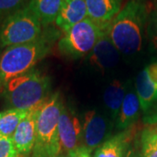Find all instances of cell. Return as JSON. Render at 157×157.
Returning a JSON list of instances; mask_svg holds the SVG:
<instances>
[{
  "label": "cell",
  "mask_w": 157,
  "mask_h": 157,
  "mask_svg": "<svg viewBox=\"0 0 157 157\" xmlns=\"http://www.w3.org/2000/svg\"><path fill=\"white\" fill-rule=\"evenodd\" d=\"M147 17L144 0H129L111 21L108 36L121 53L133 55L141 50Z\"/></svg>",
  "instance_id": "1"
},
{
  "label": "cell",
  "mask_w": 157,
  "mask_h": 157,
  "mask_svg": "<svg viewBox=\"0 0 157 157\" xmlns=\"http://www.w3.org/2000/svg\"><path fill=\"white\" fill-rule=\"evenodd\" d=\"M50 78L33 68L10 79L0 92L7 108L30 110L40 106L50 96Z\"/></svg>",
  "instance_id": "2"
},
{
  "label": "cell",
  "mask_w": 157,
  "mask_h": 157,
  "mask_svg": "<svg viewBox=\"0 0 157 157\" xmlns=\"http://www.w3.org/2000/svg\"><path fill=\"white\" fill-rule=\"evenodd\" d=\"M51 35L21 45L6 47L0 56V91L12 78L26 73L43 59L52 49Z\"/></svg>",
  "instance_id": "3"
},
{
  "label": "cell",
  "mask_w": 157,
  "mask_h": 157,
  "mask_svg": "<svg viewBox=\"0 0 157 157\" xmlns=\"http://www.w3.org/2000/svg\"><path fill=\"white\" fill-rule=\"evenodd\" d=\"M63 104L60 94L53 93L39 107L36 139L32 157H59L61 152L58 124Z\"/></svg>",
  "instance_id": "4"
},
{
  "label": "cell",
  "mask_w": 157,
  "mask_h": 157,
  "mask_svg": "<svg viewBox=\"0 0 157 157\" xmlns=\"http://www.w3.org/2000/svg\"><path fill=\"white\" fill-rule=\"evenodd\" d=\"M41 27L39 17L26 5L0 23V45L8 47L34 41L41 36Z\"/></svg>",
  "instance_id": "5"
},
{
  "label": "cell",
  "mask_w": 157,
  "mask_h": 157,
  "mask_svg": "<svg viewBox=\"0 0 157 157\" xmlns=\"http://www.w3.org/2000/svg\"><path fill=\"white\" fill-rule=\"evenodd\" d=\"M107 28L108 26H101L86 17L64 33L58 42V48L61 54L69 59H76L88 55L101 33Z\"/></svg>",
  "instance_id": "6"
},
{
  "label": "cell",
  "mask_w": 157,
  "mask_h": 157,
  "mask_svg": "<svg viewBox=\"0 0 157 157\" xmlns=\"http://www.w3.org/2000/svg\"><path fill=\"white\" fill-rule=\"evenodd\" d=\"M135 89L142 112L150 114L147 122L155 123L154 111L157 107V61L152 62L138 74Z\"/></svg>",
  "instance_id": "7"
},
{
  "label": "cell",
  "mask_w": 157,
  "mask_h": 157,
  "mask_svg": "<svg viewBox=\"0 0 157 157\" xmlns=\"http://www.w3.org/2000/svg\"><path fill=\"white\" fill-rule=\"evenodd\" d=\"M61 150L69 153L77 148L82 140V123L73 108L62 104L58 124Z\"/></svg>",
  "instance_id": "8"
},
{
  "label": "cell",
  "mask_w": 157,
  "mask_h": 157,
  "mask_svg": "<svg viewBox=\"0 0 157 157\" xmlns=\"http://www.w3.org/2000/svg\"><path fill=\"white\" fill-rule=\"evenodd\" d=\"M39 107L40 106L30 109L28 114L23 119L11 136L17 154L27 155L33 151L36 139L37 118Z\"/></svg>",
  "instance_id": "9"
},
{
  "label": "cell",
  "mask_w": 157,
  "mask_h": 157,
  "mask_svg": "<svg viewBox=\"0 0 157 157\" xmlns=\"http://www.w3.org/2000/svg\"><path fill=\"white\" fill-rule=\"evenodd\" d=\"M107 121L94 110L85 113L82 122L83 144L90 152L102 144L107 134Z\"/></svg>",
  "instance_id": "10"
},
{
  "label": "cell",
  "mask_w": 157,
  "mask_h": 157,
  "mask_svg": "<svg viewBox=\"0 0 157 157\" xmlns=\"http://www.w3.org/2000/svg\"><path fill=\"white\" fill-rule=\"evenodd\" d=\"M107 29L101 33L94 49L88 54L90 63L101 70L115 67L119 62L121 53L109 38Z\"/></svg>",
  "instance_id": "11"
},
{
  "label": "cell",
  "mask_w": 157,
  "mask_h": 157,
  "mask_svg": "<svg viewBox=\"0 0 157 157\" xmlns=\"http://www.w3.org/2000/svg\"><path fill=\"white\" fill-rule=\"evenodd\" d=\"M87 17L103 27L110 23L122 8V0H85Z\"/></svg>",
  "instance_id": "12"
},
{
  "label": "cell",
  "mask_w": 157,
  "mask_h": 157,
  "mask_svg": "<svg viewBox=\"0 0 157 157\" xmlns=\"http://www.w3.org/2000/svg\"><path fill=\"white\" fill-rule=\"evenodd\" d=\"M86 17L87 9L85 0H65L55 22L65 33Z\"/></svg>",
  "instance_id": "13"
},
{
  "label": "cell",
  "mask_w": 157,
  "mask_h": 157,
  "mask_svg": "<svg viewBox=\"0 0 157 157\" xmlns=\"http://www.w3.org/2000/svg\"><path fill=\"white\" fill-rule=\"evenodd\" d=\"M140 104L136 92L129 91L126 94L116 120V128L121 131L134 127L140 116Z\"/></svg>",
  "instance_id": "14"
},
{
  "label": "cell",
  "mask_w": 157,
  "mask_h": 157,
  "mask_svg": "<svg viewBox=\"0 0 157 157\" xmlns=\"http://www.w3.org/2000/svg\"><path fill=\"white\" fill-rule=\"evenodd\" d=\"M132 129H127L108 138L97 147L93 157H125Z\"/></svg>",
  "instance_id": "15"
},
{
  "label": "cell",
  "mask_w": 157,
  "mask_h": 157,
  "mask_svg": "<svg viewBox=\"0 0 157 157\" xmlns=\"http://www.w3.org/2000/svg\"><path fill=\"white\" fill-rule=\"evenodd\" d=\"M65 0H30L29 6L39 17L43 26L56 20Z\"/></svg>",
  "instance_id": "16"
},
{
  "label": "cell",
  "mask_w": 157,
  "mask_h": 157,
  "mask_svg": "<svg viewBox=\"0 0 157 157\" xmlns=\"http://www.w3.org/2000/svg\"><path fill=\"white\" fill-rule=\"evenodd\" d=\"M125 95V85L120 80H113L104 92L103 101L105 106L111 113L114 120L117 118L118 113L121 110Z\"/></svg>",
  "instance_id": "17"
},
{
  "label": "cell",
  "mask_w": 157,
  "mask_h": 157,
  "mask_svg": "<svg viewBox=\"0 0 157 157\" xmlns=\"http://www.w3.org/2000/svg\"><path fill=\"white\" fill-rule=\"evenodd\" d=\"M30 110L7 108L0 112V135L3 137H11L22 120Z\"/></svg>",
  "instance_id": "18"
},
{
  "label": "cell",
  "mask_w": 157,
  "mask_h": 157,
  "mask_svg": "<svg viewBox=\"0 0 157 157\" xmlns=\"http://www.w3.org/2000/svg\"><path fill=\"white\" fill-rule=\"evenodd\" d=\"M140 147L142 157H157V127L150 126L143 129Z\"/></svg>",
  "instance_id": "19"
},
{
  "label": "cell",
  "mask_w": 157,
  "mask_h": 157,
  "mask_svg": "<svg viewBox=\"0 0 157 157\" xmlns=\"http://www.w3.org/2000/svg\"><path fill=\"white\" fill-rule=\"evenodd\" d=\"M30 0H0V23L28 5Z\"/></svg>",
  "instance_id": "20"
},
{
  "label": "cell",
  "mask_w": 157,
  "mask_h": 157,
  "mask_svg": "<svg viewBox=\"0 0 157 157\" xmlns=\"http://www.w3.org/2000/svg\"><path fill=\"white\" fill-rule=\"evenodd\" d=\"M17 152L11 137H2L0 140V157H17Z\"/></svg>",
  "instance_id": "21"
},
{
  "label": "cell",
  "mask_w": 157,
  "mask_h": 157,
  "mask_svg": "<svg viewBox=\"0 0 157 157\" xmlns=\"http://www.w3.org/2000/svg\"><path fill=\"white\" fill-rule=\"evenodd\" d=\"M148 36L154 49L157 51V7L152 12L148 25Z\"/></svg>",
  "instance_id": "22"
},
{
  "label": "cell",
  "mask_w": 157,
  "mask_h": 157,
  "mask_svg": "<svg viewBox=\"0 0 157 157\" xmlns=\"http://www.w3.org/2000/svg\"><path fill=\"white\" fill-rule=\"evenodd\" d=\"M90 154L91 152L84 145H80L73 151L67 153L65 157H90Z\"/></svg>",
  "instance_id": "23"
},
{
  "label": "cell",
  "mask_w": 157,
  "mask_h": 157,
  "mask_svg": "<svg viewBox=\"0 0 157 157\" xmlns=\"http://www.w3.org/2000/svg\"><path fill=\"white\" fill-rule=\"evenodd\" d=\"M125 157H135L134 156V152L132 151V150H128Z\"/></svg>",
  "instance_id": "24"
},
{
  "label": "cell",
  "mask_w": 157,
  "mask_h": 157,
  "mask_svg": "<svg viewBox=\"0 0 157 157\" xmlns=\"http://www.w3.org/2000/svg\"><path fill=\"white\" fill-rule=\"evenodd\" d=\"M2 137H3V136H2V135H0V140H1V138H2Z\"/></svg>",
  "instance_id": "25"
},
{
  "label": "cell",
  "mask_w": 157,
  "mask_h": 157,
  "mask_svg": "<svg viewBox=\"0 0 157 157\" xmlns=\"http://www.w3.org/2000/svg\"><path fill=\"white\" fill-rule=\"evenodd\" d=\"M1 53H2V52H1V50H0V56H1Z\"/></svg>",
  "instance_id": "26"
},
{
  "label": "cell",
  "mask_w": 157,
  "mask_h": 157,
  "mask_svg": "<svg viewBox=\"0 0 157 157\" xmlns=\"http://www.w3.org/2000/svg\"><path fill=\"white\" fill-rule=\"evenodd\" d=\"M59 157H65V156H60V155H59Z\"/></svg>",
  "instance_id": "27"
}]
</instances>
